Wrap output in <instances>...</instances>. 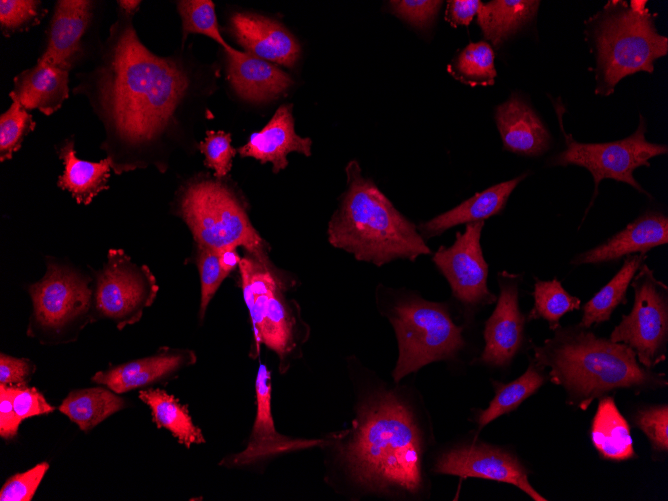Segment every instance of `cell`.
<instances>
[{"label":"cell","instance_id":"cell-1","mask_svg":"<svg viewBox=\"0 0 668 501\" xmlns=\"http://www.w3.org/2000/svg\"><path fill=\"white\" fill-rule=\"evenodd\" d=\"M132 17L119 9L92 66L77 74L73 88L102 124L101 149L116 174L150 164L149 154L177 123L191 86L180 61L157 56L141 42Z\"/></svg>","mask_w":668,"mask_h":501},{"label":"cell","instance_id":"cell-2","mask_svg":"<svg viewBox=\"0 0 668 501\" xmlns=\"http://www.w3.org/2000/svg\"><path fill=\"white\" fill-rule=\"evenodd\" d=\"M349 433L338 453L360 486L372 492L421 490V433L411 410L394 393L367 398Z\"/></svg>","mask_w":668,"mask_h":501},{"label":"cell","instance_id":"cell-3","mask_svg":"<svg viewBox=\"0 0 668 501\" xmlns=\"http://www.w3.org/2000/svg\"><path fill=\"white\" fill-rule=\"evenodd\" d=\"M554 336L535 346L534 360L548 368L551 381L562 386L569 402L582 410L598 397L617 389L665 387L662 373L641 366L626 344L597 337L580 325L559 327Z\"/></svg>","mask_w":668,"mask_h":501},{"label":"cell","instance_id":"cell-4","mask_svg":"<svg viewBox=\"0 0 668 501\" xmlns=\"http://www.w3.org/2000/svg\"><path fill=\"white\" fill-rule=\"evenodd\" d=\"M347 188L328 223V241L358 261L381 267L397 259L429 255L416 225L403 216L356 161L346 166Z\"/></svg>","mask_w":668,"mask_h":501},{"label":"cell","instance_id":"cell-5","mask_svg":"<svg viewBox=\"0 0 668 501\" xmlns=\"http://www.w3.org/2000/svg\"><path fill=\"white\" fill-rule=\"evenodd\" d=\"M646 1H609L589 22L596 51V93L607 96L620 80L639 71L652 73L668 52V38L655 27Z\"/></svg>","mask_w":668,"mask_h":501},{"label":"cell","instance_id":"cell-6","mask_svg":"<svg viewBox=\"0 0 668 501\" xmlns=\"http://www.w3.org/2000/svg\"><path fill=\"white\" fill-rule=\"evenodd\" d=\"M383 313L398 342L392 373L396 382L429 363L455 358L465 345L463 327L454 323L445 303L415 294L401 295L384 307Z\"/></svg>","mask_w":668,"mask_h":501},{"label":"cell","instance_id":"cell-7","mask_svg":"<svg viewBox=\"0 0 668 501\" xmlns=\"http://www.w3.org/2000/svg\"><path fill=\"white\" fill-rule=\"evenodd\" d=\"M178 215L188 226L196 245L217 252L228 247H243L254 256L268 258L267 245L241 203L218 179L198 178L189 182L179 195Z\"/></svg>","mask_w":668,"mask_h":501},{"label":"cell","instance_id":"cell-8","mask_svg":"<svg viewBox=\"0 0 668 501\" xmlns=\"http://www.w3.org/2000/svg\"><path fill=\"white\" fill-rule=\"evenodd\" d=\"M28 293L33 309L27 334L43 344L71 342L95 320L90 278L55 258L47 259L45 275Z\"/></svg>","mask_w":668,"mask_h":501},{"label":"cell","instance_id":"cell-9","mask_svg":"<svg viewBox=\"0 0 668 501\" xmlns=\"http://www.w3.org/2000/svg\"><path fill=\"white\" fill-rule=\"evenodd\" d=\"M556 110L566 147L551 159V165H577L586 168L592 174L595 190L590 205L596 198L598 186L603 179L627 183L649 196L635 180L633 172L641 166L649 167V159L666 154L668 148L666 145L647 141L646 123L642 115L636 131L624 139L606 143H581L565 132L561 113L557 108Z\"/></svg>","mask_w":668,"mask_h":501},{"label":"cell","instance_id":"cell-10","mask_svg":"<svg viewBox=\"0 0 668 501\" xmlns=\"http://www.w3.org/2000/svg\"><path fill=\"white\" fill-rule=\"evenodd\" d=\"M94 274V319L110 320L119 330L137 323L159 290L151 270L132 262L122 249H110Z\"/></svg>","mask_w":668,"mask_h":501},{"label":"cell","instance_id":"cell-11","mask_svg":"<svg viewBox=\"0 0 668 501\" xmlns=\"http://www.w3.org/2000/svg\"><path fill=\"white\" fill-rule=\"evenodd\" d=\"M631 285L634 304L613 329L610 340L624 343L644 367L653 368L666 358L668 342V288L642 264Z\"/></svg>","mask_w":668,"mask_h":501},{"label":"cell","instance_id":"cell-12","mask_svg":"<svg viewBox=\"0 0 668 501\" xmlns=\"http://www.w3.org/2000/svg\"><path fill=\"white\" fill-rule=\"evenodd\" d=\"M483 227L484 221L466 224L451 246H441L432 257L453 296L468 307L492 304L497 299L487 286L488 264L480 243Z\"/></svg>","mask_w":668,"mask_h":501},{"label":"cell","instance_id":"cell-13","mask_svg":"<svg viewBox=\"0 0 668 501\" xmlns=\"http://www.w3.org/2000/svg\"><path fill=\"white\" fill-rule=\"evenodd\" d=\"M433 471L512 484L535 501H546L530 484L528 472L512 453L485 443L465 444L442 453Z\"/></svg>","mask_w":668,"mask_h":501},{"label":"cell","instance_id":"cell-14","mask_svg":"<svg viewBox=\"0 0 668 501\" xmlns=\"http://www.w3.org/2000/svg\"><path fill=\"white\" fill-rule=\"evenodd\" d=\"M256 413L246 448L221 461L227 467H243L276 455L321 446V439L293 438L275 429L272 416V377L266 365L260 364L255 380Z\"/></svg>","mask_w":668,"mask_h":501},{"label":"cell","instance_id":"cell-15","mask_svg":"<svg viewBox=\"0 0 668 501\" xmlns=\"http://www.w3.org/2000/svg\"><path fill=\"white\" fill-rule=\"evenodd\" d=\"M292 283H281L268 297L252 353V357H257L261 344L274 351L279 359L281 373L286 372L291 362L301 356V347L310 333L309 326L301 317L299 305L285 294Z\"/></svg>","mask_w":668,"mask_h":501},{"label":"cell","instance_id":"cell-16","mask_svg":"<svg viewBox=\"0 0 668 501\" xmlns=\"http://www.w3.org/2000/svg\"><path fill=\"white\" fill-rule=\"evenodd\" d=\"M520 274H498L500 295L491 316L485 322V346L479 361L494 367L507 366L520 349L525 316L519 308Z\"/></svg>","mask_w":668,"mask_h":501},{"label":"cell","instance_id":"cell-17","mask_svg":"<svg viewBox=\"0 0 668 501\" xmlns=\"http://www.w3.org/2000/svg\"><path fill=\"white\" fill-rule=\"evenodd\" d=\"M195 362L196 354L192 350L164 347L151 356L98 371L91 381L122 394L171 379Z\"/></svg>","mask_w":668,"mask_h":501},{"label":"cell","instance_id":"cell-18","mask_svg":"<svg viewBox=\"0 0 668 501\" xmlns=\"http://www.w3.org/2000/svg\"><path fill=\"white\" fill-rule=\"evenodd\" d=\"M95 2L58 0L47 32L46 47L37 62L70 71L82 54L83 39L91 23Z\"/></svg>","mask_w":668,"mask_h":501},{"label":"cell","instance_id":"cell-19","mask_svg":"<svg viewBox=\"0 0 668 501\" xmlns=\"http://www.w3.org/2000/svg\"><path fill=\"white\" fill-rule=\"evenodd\" d=\"M229 31L245 52L291 68L299 59L301 46L293 34L276 20L247 12L230 17Z\"/></svg>","mask_w":668,"mask_h":501},{"label":"cell","instance_id":"cell-20","mask_svg":"<svg viewBox=\"0 0 668 501\" xmlns=\"http://www.w3.org/2000/svg\"><path fill=\"white\" fill-rule=\"evenodd\" d=\"M668 243V219L661 212H645L605 242L579 253L571 264H601Z\"/></svg>","mask_w":668,"mask_h":501},{"label":"cell","instance_id":"cell-21","mask_svg":"<svg viewBox=\"0 0 668 501\" xmlns=\"http://www.w3.org/2000/svg\"><path fill=\"white\" fill-rule=\"evenodd\" d=\"M312 140L295 132L292 105H281L260 131L252 133L248 142L237 149L241 157H252L262 164L271 163L278 173L288 165L287 156L298 152L311 155Z\"/></svg>","mask_w":668,"mask_h":501},{"label":"cell","instance_id":"cell-22","mask_svg":"<svg viewBox=\"0 0 668 501\" xmlns=\"http://www.w3.org/2000/svg\"><path fill=\"white\" fill-rule=\"evenodd\" d=\"M224 51L229 83L236 93L247 101L272 100L293 84L287 73L268 61L233 47Z\"/></svg>","mask_w":668,"mask_h":501},{"label":"cell","instance_id":"cell-23","mask_svg":"<svg viewBox=\"0 0 668 501\" xmlns=\"http://www.w3.org/2000/svg\"><path fill=\"white\" fill-rule=\"evenodd\" d=\"M494 117L505 150L524 156H539L549 149V132L518 95L512 94L497 106Z\"/></svg>","mask_w":668,"mask_h":501},{"label":"cell","instance_id":"cell-24","mask_svg":"<svg viewBox=\"0 0 668 501\" xmlns=\"http://www.w3.org/2000/svg\"><path fill=\"white\" fill-rule=\"evenodd\" d=\"M69 72L37 62L14 77L10 97L27 110L36 109L50 116L69 97Z\"/></svg>","mask_w":668,"mask_h":501},{"label":"cell","instance_id":"cell-25","mask_svg":"<svg viewBox=\"0 0 668 501\" xmlns=\"http://www.w3.org/2000/svg\"><path fill=\"white\" fill-rule=\"evenodd\" d=\"M526 176L527 174L524 173L476 193L453 209L421 223L417 227L419 233L425 240L440 236L446 230L459 224L484 221L499 214L504 209L513 190Z\"/></svg>","mask_w":668,"mask_h":501},{"label":"cell","instance_id":"cell-26","mask_svg":"<svg viewBox=\"0 0 668 501\" xmlns=\"http://www.w3.org/2000/svg\"><path fill=\"white\" fill-rule=\"evenodd\" d=\"M59 158L64 169L57 185L67 190L78 204L89 205L100 192L108 188L112 169L108 157L98 162L82 160L76 156L74 140L67 139L59 149Z\"/></svg>","mask_w":668,"mask_h":501},{"label":"cell","instance_id":"cell-27","mask_svg":"<svg viewBox=\"0 0 668 501\" xmlns=\"http://www.w3.org/2000/svg\"><path fill=\"white\" fill-rule=\"evenodd\" d=\"M590 434L593 446L604 459L625 461L635 456L630 426L612 397L600 399Z\"/></svg>","mask_w":668,"mask_h":501},{"label":"cell","instance_id":"cell-28","mask_svg":"<svg viewBox=\"0 0 668 501\" xmlns=\"http://www.w3.org/2000/svg\"><path fill=\"white\" fill-rule=\"evenodd\" d=\"M539 3L532 0H494L482 3L477 12V23L484 38L499 47L533 19Z\"/></svg>","mask_w":668,"mask_h":501},{"label":"cell","instance_id":"cell-29","mask_svg":"<svg viewBox=\"0 0 668 501\" xmlns=\"http://www.w3.org/2000/svg\"><path fill=\"white\" fill-rule=\"evenodd\" d=\"M126 407V401L102 385L71 391L59 406V411L88 432L109 416Z\"/></svg>","mask_w":668,"mask_h":501},{"label":"cell","instance_id":"cell-30","mask_svg":"<svg viewBox=\"0 0 668 501\" xmlns=\"http://www.w3.org/2000/svg\"><path fill=\"white\" fill-rule=\"evenodd\" d=\"M139 398L150 408L154 423L158 428L168 430L180 444L190 448L202 444L205 438L196 426L186 405L161 389H146L139 392Z\"/></svg>","mask_w":668,"mask_h":501},{"label":"cell","instance_id":"cell-31","mask_svg":"<svg viewBox=\"0 0 668 501\" xmlns=\"http://www.w3.org/2000/svg\"><path fill=\"white\" fill-rule=\"evenodd\" d=\"M644 259L645 254L626 257L613 278L583 306L581 327L588 329L608 321L616 307L625 303L627 289Z\"/></svg>","mask_w":668,"mask_h":501},{"label":"cell","instance_id":"cell-32","mask_svg":"<svg viewBox=\"0 0 668 501\" xmlns=\"http://www.w3.org/2000/svg\"><path fill=\"white\" fill-rule=\"evenodd\" d=\"M544 381L545 376L536 363H531L520 377L508 384L494 381L495 396L488 408L480 410L476 417L479 428H483L501 415L514 411L524 400L533 395Z\"/></svg>","mask_w":668,"mask_h":501},{"label":"cell","instance_id":"cell-33","mask_svg":"<svg viewBox=\"0 0 668 501\" xmlns=\"http://www.w3.org/2000/svg\"><path fill=\"white\" fill-rule=\"evenodd\" d=\"M494 58V51L487 42H472L452 61L448 71L471 86L492 85L496 77Z\"/></svg>","mask_w":668,"mask_h":501},{"label":"cell","instance_id":"cell-34","mask_svg":"<svg viewBox=\"0 0 668 501\" xmlns=\"http://www.w3.org/2000/svg\"><path fill=\"white\" fill-rule=\"evenodd\" d=\"M534 305L528 318H542L553 331L560 327V319L567 312L580 308L579 298L570 295L556 278L551 281L536 280L533 291Z\"/></svg>","mask_w":668,"mask_h":501},{"label":"cell","instance_id":"cell-35","mask_svg":"<svg viewBox=\"0 0 668 501\" xmlns=\"http://www.w3.org/2000/svg\"><path fill=\"white\" fill-rule=\"evenodd\" d=\"M177 10L182 23L184 42L190 34L207 36L223 47L231 48L224 40L217 21L215 5L210 0H182L177 2Z\"/></svg>","mask_w":668,"mask_h":501},{"label":"cell","instance_id":"cell-36","mask_svg":"<svg viewBox=\"0 0 668 501\" xmlns=\"http://www.w3.org/2000/svg\"><path fill=\"white\" fill-rule=\"evenodd\" d=\"M0 115V161L12 158L23 143L24 138L34 130L32 115L16 99Z\"/></svg>","mask_w":668,"mask_h":501},{"label":"cell","instance_id":"cell-37","mask_svg":"<svg viewBox=\"0 0 668 501\" xmlns=\"http://www.w3.org/2000/svg\"><path fill=\"white\" fill-rule=\"evenodd\" d=\"M231 134L222 130L206 131L203 141L199 142L198 149L204 155V165L214 170V176L220 180L232 168V159L237 149L231 145Z\"/></svg>","mask_w":668,"mask_h":501},{"label":"cell","instance_id":"cell-38","mask_svg":"<svg viewBox=\"0 0 668 501\" xmlns=\"http://www.w3.org/2000/svg\"><path fill=\"white\" fill-rule=\"evenodd\" d=\"M196 262L201 286V299L198 315L202 321L211 299L228 275L220 264L218 252L213 249L197 245Z\"/></svg>","mask_w":668,"mask_h":501},{"label":"cell","instance_id":"cell-39","mask_svg":"<svg viewBox=\"0 0 668 501\" xmlns=\"http://www.w3.org/2000/svg\"><path fill=\"white\" fill-rule=\"evenodd\" d=\"M40 1L35 0H1L0 26L5 36L21 32L39 23Z\"/></svg>","mask_w":668,"mask_h":501},{"label":"cell","instance_id":"cell-40","mask_svg":"<svg viewBox=\"0 0 668 501\" xmlns=\"http://www.w3.org/2000/svg\"><path fill=\"white\" fill-rule=\"evenodd\" d=\"M635 425L646 435L652 450H668V406L657 405L639 410L634 417Z\"/></svg>","mask_w":668,"mask_h":501},{"label":"cell","instance_id":"cell-41","mask_svg":"<svg viewBox=\"0 0 668 501\" xmlns=\"http://www.w3.org/2000/svg\"><path fill=\"white\" fill-rule=\"evenodd\" d=\"M48 469L49 464L47 462H41L23 473H18L9 477L1 488L0 500H32Z\"/></svg>","mask_w":668,"mask_h":501},{"label":"cell","instance_id":"cell-42","mask_svg":"<svg viewBox=\"0 0 668 501\" xmlns=\"http://www.w3.org/2000/svg\"><path fill=\"white\" fill-rule=\"evenodd\" d=\"M442 3L432 0H399L390 1V6L392 12L399 18L414 27L427 29L434 22Z\"/></svg>","mask_w":668,"mask_h":501},{"label":"cell","instance_id":"cell-43","mask_svg":"<svg viewBox=\"0 0 668 501\" xmlns=\"http://www.w3.org/2000/svg\"><path fill=\"white\" fill-rule=\"evenodd\" d=\"M7 386L14 411L21 422L29 417L54 411L55 408L47 402L43 394L35 387H28L27 385Z\"/></svg>","mask_w":668,"mask_h":501},{"label":"cell","instance_id":"cell-44","mask_svg":"<svg viewBox=\"0 0 668 501\" xmlns=\"http://www.w3.org/2000/svg\"><path fill=\"white\" fill-rule=\"evenodd\" d=\"M35 369V364L27 358L0 354V384L9 386L27 385Z\"/></svg>","mask_w":668,"mask_h":501},{"label":"cell","instance_id":"cell-45","mask_svg":"<svg viewBox=\"0 0 668 501\" xmlns=\"http://www.w3.org/2000/svg\"><path fill=\"white\" fill-rule=\"evenodd\" d=\"M21 421L18 419L7 385L0 384V436L5 440L13 439Z\"/></svg>","mask_w":668,"mask_h":501},{"label":"cell","instance_id":"cell-46","mask_svg":"<svg viewBox=\"0 0 668 501\" xmlns=\"http://www.w3.org/2000/svg\"><path fill=\"white\" fill-rule=\"evenodd\" d=\"M481 4L482 2L479 0L448 1L445 20L454 28L459 25L468 26L477 14Z\"/></svg>","mask_w":668,"mask_h":501},{"label":"cell","instance_id":"cell-47","mask_svg":"<svg viewBox=\"0 0 668 501\" xmlns=\"http://www.w3.org/2000/svg\"><path fill=\"white\" fill-rule=\"evenodd\" d=\"M237 249V247H228L218 252L220 264L227 275L239 267L242 258Z\"/></svg>","mask_w":668,"mask_h":501},{"label":"cell","instance_id":"cell-48","mask_svg":"<svg viewBox=\"0 0 668 501\" xmlns=\"http://www.w3.org/2000/svg\"><path fill=\"white\" fill-rule=\"evenodd\" d=\"M119 9L125 12L128 15L133 16L137 11L138 7L141 4V1L138 0H119L118 2Z\"/></svg>","mask_w":668,"mask_h":501}]
</instances>
